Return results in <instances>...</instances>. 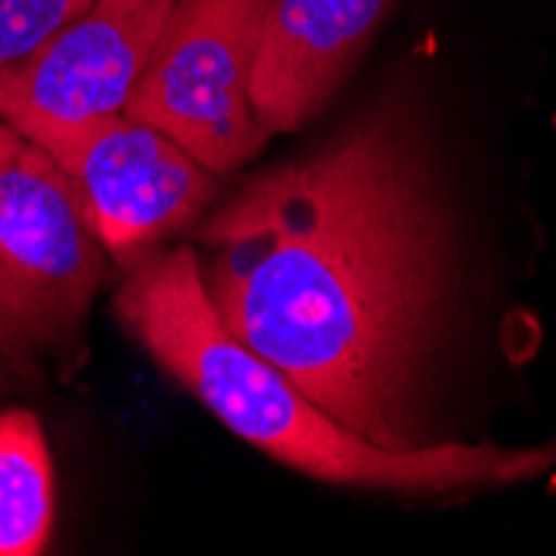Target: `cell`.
<instances>
[{"label":"cell","mask_w":556,"mask_h":556,"mask_svg":"<svg viewBox=\"0 0 556 556\" xmlns=\"http://www.w3.org/2000/svg\"><path fill=\"white\" fill-rule=\"evenodd\" d=\"M224 327L377 446H420L450 257L417 140L380 111L247 180L197 230Z\"/></svg>","instance_id":"6da1fadb"},{"label":"cell","mask_w":556,"mask_h":556,"mask_svg":"<svg viewBox=\"0 0 556 556\" xmlns=\"http://www.w3.org/2000/svg\"><path fill=\"white\" fill-rule=\"evenodd\" d=\"M114 311L147 357L204 403L233 437L314 480L446 493L523 483L556 464L553 446L420 443L390 450L353 433L224 327L200 280L193 247H174L134 264L114 293Z\"/></svg>","instance_id":"7a4b0ae2"},{"label":"cell","mask_w":556,"mask_h":556,"mask_svg":"<svg viewBox=\"0 0 556 556\" xmlns=\"http://www.w3.org/2000/svg\"><path fill=\"white\" fill-rule=\"evenodd\" d=\"M108 270L71 177L30 137L0 121V350L17 367L61 357Z\"/></svg>","instance_id":"3957f363"},{"label":"cell","mask_w":556,"mask_h":556,"mask_svg":"<svg viewBox=\"0 0 556 556\" xmlns=\"http://www.w3.org/2000/svg\"><path fill=\"white\" fill-rule=\"evenodd\" d=\"M270 0H174L124 114L224 177L270 140L250 104Z\"/></svg>","instance_id":"277c9868"},{"label":"cell","mask_w":556,"mask_h":556,"mask_svg":"<svg viewBox=\"0 0 556 556\" xmlns=\"http://www.w3.org/2000/svg\"><path fill=\"white\" fill-rule=\"evenodd\" d=\"M30 140L71 177L97 240L124 267L193 224L217 193V174L164 130L127 114L40 130Z\"/></svg>","instance_id":"5b68a950"},{"label":"cell","mask_w":556,"mask_h":556,"mask_svg":"<svg viewBox=\"0 0 556 556\" xmlns=\"http://www.w3.org/2000/svg\"><path fill=\"white\" fill-rule=\"evenodd\" d=\"M174 0H93L34 54L0 71V121L34 137L124 114Z\"/></svg>","instance_id":"8992f818"},{"label":"cell","mask_w":556,"mask_h":556,"mask_svg":"<svg viewBox=\"0 0 556 556\" xmlns=\"http://www.w3.org/2000/svg\"><path fill=\"white\" fill-rule=\"evenodd\" d=\"M390 0H270L250 104L267 137L307 124L357 67Z\"/></svg>","instance_id":"52a82bcc"},{"label":"cell","mask_w":556,"mask_h":556,"mask_svg":"<svg viewBox=\"0 0 556 556\" xmlns=\"http://www.w3.org/2000/svg\"><path fill=\"white\" fill-rule=\"evenodd\" d=\"M54 527V464L30 410H0V556H37Z\"/></svg>","instance_id":"ba28073f"},{"label":"cell","mask_w":556,"mask_h":556,"mask_svg":"<svg viewBox=\"0 0 556 556\" xmlns=\"http://www.w3.org/2000/svg\"><path fill=\"white\" fill-rule=\"evenodd\" d=\"M90 4L93 0H0V71L34 54Z\"/></svg>","instance_id":"9c48e42d"}]
</instances>
